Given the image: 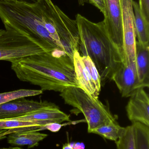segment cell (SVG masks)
<instances>
[{
    "mask_svg": "<svg viewBox=\"0 0 149 149\" xmlns=\"http://www.w3.org/2000/svg\"><path fill=\"white\" fill-rule=\"evenodd\" d=\"M47 101H37L22 98L0 105V120L23 116L50 106Z\"/></svg>",
    "mask_w": 149,
    "mask_h": 149,
    "instance_id": "8fae6325",
    "label": "cell"
},
{
    "mask_svg": "<svg viewBox=\"0 0 149 149\" xmlns=\"http://www.w3.org/2000/svg\"><path fill=\"white\" fill-rule=\"evenodd\" d=\"M73 63L79 87L94 99H99L101 79L92 59L87 56H82L77 50L73 54Z\"/></svg>",
    "mask_w": 149,
    "mask_h": 149,
    "instance_id": "52a82bcc",
    "label": "cell"
},
{
    "mask_svg": "<svg viewBox=\"0 0 149 149\" xmlns=\"http://www.w3.org/2000/svg\"><path fill=\"white\" fill-rule=\"evenodd\" d=\"M122 10L124 63L136 64V37L133 0H120Z\"/></svg>",
    "mask_w": 149,
    "mask_h": 149,
    "instance_id": "ba28073f",
    "label": "cell"
},
{
    "mask_svg": "<svg viewBox=\"0 0 149 149\" xmlns=\"http://www.w3.org/2000/svg\"><path fill=\"white\" fill-rule=\"evenodd\" d=\"M76 20L78 29V50L95 65L101 82L112 80L113 74L124 62L123 51L111 39L103 21L93 22L80 14Z\"/></svg>",
    "mask_w": 149,
    "mask_h": 149,
    "instance_id": "7a4b0ae2",
    "label": "cell"
},
{
    "mask_svg": "<svg viewBox=\"0 0 149 149\" xmlns=\"http://www.w3.org/2000/svg\"><path fill=\"white\" fill-rule=\"evenodd\" d=\"M125 130L117 121L105 124L94 130L91 133L100 136L103 138L116 142Z\"/></svg>",
    "mask_w": 149,
    "mask_h": 149,
    "instance_id": "e0dca14e",
    "label": "cell"
},
{
    "mask_svg": "<svg viewBox=\"0 0 149 149\" xmlns=\"http://www.w3.org/2000/svg\"><path fill=\"white\" fill-rule=\"evenodd\" d=\"M8 130H2L0 129V134H2V133H3V132H5V131H7Z\"/></svg>",
    "mask_w": 149,
    "mask_h": 149,
    "instance_id": "83f0119b",
    "label": "cell"
},
{
    "mask_svg": "<svg viewBox=\"0 0 149 149\" xmlns=\"http://www.w3.org/2000/svg\"><path fill=\"white\" fill-rule=\"evenodd\" d=\"M112 80L125 98L130 97L138 89L144 88L139 80L136 64L123 62L113 74Z\"/></svg>",
    "mask_w": 149,
    "mask_h": 149,
    "instance_id": "30bf717a",
    "label": "cell"
},
{
    "mask_svg": "<svg viewBox=\"0 0 149 149\" xmlns=\"http://www.w3.org/2000/svg\"><path fill=\"white\" fill-rule=\"evenodd\" d=\"M62 125L60 123H50L43 126L39 129V131L40 130H50L51 132L53 133H57L58 132L60 129L62 127Z\"/></svg>",
    "mask_w": 149,
    "mask_h": 149,
    "instance_id": "7402d4cb",
    "label": "cell"
},
{
    "mask_svg": "<svg viewBox=\"0 0 149 149\" xmlns=\"http://www.w3.org/2000/svg\"><path fill=\"white\" fill-rule=\"evenodd\" d=\"M78 1L79 5H81V6H84L85 3L88 2L87 0H78Z\"/></svg>",
    "mask_w": 149,
    "mask_h": 149,
    "instance_id": "484cf974",
    "label": "cell"
},
{
    "mask_svg": "<svg viewBox=\"0 0 149 149\" xmlns=\"http://www.w3.org/2000/svg\"><path fill=\"white\" fill-rule=\"evenodd\" d=\"M41 90L21 89L0 93V105L22 98L35 96L43 93Z\"/></svg>",
    "mask_w": 149,
    "mask_h": 149,
    "instance_id": "d6986e66",
    "label": "cell"
},
{
    "mask_svg": "<svg viewBox=\"0 0 149 149\" xmlns=\"http://www.w3.org/2000/svg\"><path fill=\"white\" fill-rule=\"evenodd\" d=\"M115 143L117 149H136L132 125L125 127L123 133Z\"/></svg>",
    "mask_w": 149,
    "mask_h": 149,
    "instance_id": "ffe728a7",
    "label": "cell"
},
{
    "mask_svg": "<svg viewBox=\"0 0 149 149\" xmlns=\"http://www.w3.org/2000/svg\"><path fill=\"white\" fill-rule=\"evenodd\" d=\"M44 52L24 35L10 30L0 29V61L12 63Z\"/></svg>",
    "mask_w": 149,
    "mask_h": 149,
    "instance_id": "5b68a950",
    "label": "cell"
},
{
    "mask_svg": "<svg viewBox=\"0 0 149 149\" xmlns=\"http://www.w3.org/2000/svg\"><path fill=\"white\" fill-rule=\"evenodd\" d=\"M103 15V22L109 37L123 51L122 10L120 0H104Z\"/></svg>",
    "mask_w": 149,
    "mask_h": 149,
    "instance_id": "9c48e42d",
    "label": "cell"
},
{
    "mask_svg": "<svg viewBox=\"0 0 149 149\" xmlns=\"http://www.w3.org/2000/svg\"><path fill=\"white\" fill-rule=\"evenodd\" d=\"M8 142L16 146L27 145L29 148L37 147L39 143L48 136L37 130H24L13 132L8 135Z\"/></svg>",
    "mask_w": 149,
    "mask_h": 149,
    "instance_id": "5bb4252c",
    "label": "cell"
},
{
    "mask_svg": "<svg viewBox=\"0 0 149 149\" xmlns=\"http://www.w3.org/2000/svg\"><path fill=\"white\" fill-rule=\"evenodd\" d=\"M136 65L138 78L144 88L149 86V45L144 46L136 41Z\"/></svg>",
    "mask_w": 149,
    "mask_h": 149,
    "instance_id": "9a60e30c",
    "label": "cell"
},
{
    "mask_svg": "<svg viewBox=\"0 0 149 149\" xmlns=\"http://www.w3.org/2000/svg\"><path fill=\"white\" fill-rule=\"evenodd\" d=\"M0 149H24L22 148H20V147H18V146H16V147H9V148H0Z\"/></svg>",
    "mask_w": 149,
    "mask_h": 149,
    "instance_id": "4316f807",
    "label": "cell"
},
{
    "mask_svg": "<svg viewBox=\"0 0 149 149\" xmlns=\"http://www.w3.org/2000/svg\"><path fill=\"white\" fill-rule=\"evenodd\" d=\"M134 17L135 28L137 42L144 46L149 45V22L142 15L137 2L133 1Z\"/></svg>",
    "mask_w": 149,
    "mask_h": 149,
    "instance_id": "2e32d148",
    "label": "cell"
},
{
    "mask_svg": "<svg viewBox=\"0 0 149 149\" xmlns=\"http://www.w3.org/2000/svg\"><path fill=\"white\" fill-rule=\"evenodd\" d=\"M136 149H149V127L139 122L132 123Z\"/></svg>",
    "mask_w": 149,
    "mask_h": 149,
    "instance_id": "ac0fdd59",
    "label": "cell"
},
{
    "mask_svg": "<svg viewBox=\"0 0 149 149\" xmlns=\"http://www.w3.org/2000/svg\"><path fill=\"white\" fill-rule=\"evenodd\" d=\"M11 64L20 81L38 86L42 91L60 93L67 87H79L73 60L62 50L28 56Z\"/></svg>",
    "mask_w": 149,
    "mask_h": 149,
    "instance_id": "6da1fadb",
    "label": "cell"
},
{
    "mask_svg": "<svg viewBox=\"0 0 149 149\" xmlns=\"http://www.w3.org/2000/svg\"><path fill=\"white\" fill-rule=\"evenodd\" d=\"M138 4L143 18L149 22V0H139Z\"/></svg>",
    "mask_w": 149,
    "mask_h": 149,
    "instance_id": "44dd1931",
    "label": "cell"
},
{
    "mask_svg": "<svg viewBox=\"0 0 149 149\" xmlns=\"http://www.w3.org/2000/svg\"><path fill=\"white\" fill-rule=\"evenodd\" d=\"M16 120L30 121L38 123L43 127L48 123L61 124L64 122H70V115L60 110L56 104L52 102L48 107L31 112L20 117L12 118Z\"/></svg>",
    "mask_w": 149,
    "mask_h": 149,
    "instance_id": "4fadbf2b",
    "label": "cell"
},
{
    "mask_svg": "<svg viewBox=\"0 0 149 149\" xmlns=\"http://www.w3.org/2000/svg\"><path fill=\"white\" fill-rule=\"evenodd\" d=\"M126 111L132 123L139 122L149 127V95L144 88L138 89L130 96Z\"/></svg>",
    "mask_w": 149,
    "mask_h": 149,
    "instance_id": "7c38bea8",
    "label": "cell"
},
{
    "mask_svg": "<svg viewBox=\"0 0 149 149\" xmlns=\"http://www.w3.org/2000/svg\"><path fill=\"white\" fill-rule=\"evenodd\" d=\"M50 6L53 23L61 44L65 53L73 60L74 52L78 50L79 36L77 22L66 15L52 1Z\"/></svg>",
    "mask_w": 149,
    "mask_h": 149,
    "instance_id": "8992f818",
    "label": "cell"
},
{
    "mask_svg": "<svg viewBox=\"0 0 149 149\" xmlns=\"http://www.w3.org/2000/svg\"><path fill=\"white\" fill-rule=\"evenodd\" d=\"M65 103L73 107L85 116L88 133L99 127L117 121L111 113L108 104L104 105L79 87H67L60 93Z\"/></svg>",
    "mask_w": 149,
    "mask_h": 149,
    "instance_id": "277c9868",
    "label": "cell"
},
{
    "mask_svg": "<svg viewBox=\"0 0 149 149\" xmlns=\"http://www.w3.org/2000/svg\"><path fill=\"white\" fill-rule=\"evenodd\" d=\"M88 2L95 6L99 10L104 14V0H87Z\"/></svg>",
    "mask_w": 149,
    "mask_h": 149,
    "instance_id": "603a6c76",
    "label": "cell"
},
{
    "mask_svg": "<svg viewBox=\"0 0 149 149\" xmlns=\"http://www.w3.org/2000/svg\"><path fill=\"white\" fill-rule=\"evenodd\" d=\"M0 19L5 29L24 35L45 52L63 50L44 26L37 2L30 4L0 1Z\"/></svg>",
    "mask_w": 149,
    "mask_h": 149,
    "instance_id": "3957f363",
    "label": "cell"
},
{
    "mask_svg": "<svg viewBox=\"0 0 149 149\" xmlns=\"http://www.w3.org/2000/svg\"><path fill=\"white\" fill-rule=\"evenodd\" d=\"M0 1H15L19 2L33 4L36 3L38 0H0Z\"/></svg>",
    "mask_w": 149,
    "mask_h": 149,
    "instance_id": "cb8c5ba5",
    "label": "cell"
},
{
    "mask_svg": "<svg viewBox=\"0 0 149 149\" xmlns=\"http://www.w3.org/2000/svg\"><path fill=\"white\" fill-rule=\"evenodd\" d=\"M62 149H74L71 143H65L63 146Z\"/></svg>",
    "mask_w": 149,
    "mask_h": 149,
    "instance_id": "d4e9b609",
    "label": "cell"
}]
</instances>
